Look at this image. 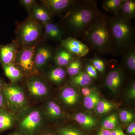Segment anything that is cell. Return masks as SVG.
<instances>
[{
	"mask_svg": "<svg viewBox=\"0 0 135 135\" xmlns=\"http://www.w3.org/2000/svg\"><path fill=\"white\" fill-rule=\"evenodd\" d=\"M120 13L126 19L130 20L135 17V1L124 0Z\"/></svg>",
	"mask_w": 135,
	"mask_h": 135,
	"instance_id": "obj_21",
	"label": "cell"
},
{
	"mask_svg": "<svg viewBox=\"0 0 135 135\" xmlns=\"http://www.w3.org/2000/svg\"><path fill=\"white\" fill-rule=\"evenodd\" d=\"M9 135H27L26 134H23V133H20V132H19V131H17V132H15V133H11V134H10Z\"/></svg>",
	"mask_w": 135,
	"mask_h": 135,
	"instance_id": "obj_44",
	"label": "cell"
},
{
	"mask_svg": "<svg viewBox=\"0 0 135 135\" xmlns=\"http://www.w3.org/2000/svg\"><path fill=\"white\" fill-rule=\"evenodd\" d=\"M2 66L5 75L12 83L19 81L23 77L22 71L15 64Z\"/></svg>",
	"mask_w": 135,
	"mask_h": 135,
	"instance_id": "obj_18",
	"label": "cell"
},
{
	"mask_svg": "<svg viewBox=\"0 0 135 135\" xmlns=\"http://www.w3.org/2000/svg\"><path fill=\"white\" fill-rule=\"evenodd\" d=\"M5 84L4 82L0 79V90H2V89L3 88V87L5 86Z\"/></svg>",
	"mask_w": 135,
	"mask_h": 135,
	"instance_id": "obj_43",
	"label": "cell"
},
{
	"mask_svg": "<svg viewBox=\"0 0 135 135\" xmlns=\"http://www.w3.org/2000/svg\"><path fill=\"white\" fill-rule=\"evenodd\" d=\"M39 134V135H54L53 134L49 131H44L43 130Z\"/></svg>",
	"mask_w": 135,
	"mask_h": 135,
	"instance_id": "obj_42",
	"label": "cell"
},
{
	"mask_svg": "<svg viewBox=\"0 0 135 135\" xmlns=\"http://www.w3.org/2000/svg\"><path fill=\"white\" fill-rule=\"evenodd\" d=\"M58 135H83L80 131L71 127L59 128L57 131Z\"/></svg>",
	"mask_w": 135,
	"mask_h": 135,
	"instance_id": "obj_31",
	"label": "cell"
},
{
	"mask_svg": "<svg viewBox=\"0 0 135 135\" xmlns=\"http://www.w3.org/2000/svg\"><path fill=\"white\" fill-rule=\"evenodd\" d=\"M123 63L128 69L132 72L135 70V48L134 44L123 52Z\"/></svg>",
	"mask_w": 135,
	"mask_h": 135,
	"instance_id": "obj_22",
	"label": "cell"
},
{
	"mask_svg": "<svg viewBox=\"0 0 135 135\" xmlns=\"http://www.w3.org/2000/svg\"><path fill=\"white\" fill-rule=\"evenodd\" d=\"M110 17L101 13L84 32L83 39L99 54L113 52V40L109 24Z\"/></svg>",
	"mask_w": 135,
	"mask_h": 135,
	"instance_id": "obj_2",
	"label": "cell"
},
{
	"mask_svg": "<svg viewBox=\"0 0 135 135\" xmlns=\"http://www.w3.org/2000/svg\"><path fill=\"white\" fill-rule=\"evenodd\" d=\"M86 73L92 79H96L98 76L97 72L91 63L87 64L86 68Z\"/></svg>",
	"mask_w": 135,
	"mask_h": 135,
	"instance_id": "obj_34",
	"label": "cell"
},
{
	"mask_svg": "<svg viewBox=\"0 0 135 135\" xmlns=\"http://www.w3.org/2000/svg\"><path fill=\"white\" fill-rule=\"evenodd\" d=\"M92 81V79L86 73L81 71L72 77L71 82L75 86L85 87L91 84Z\"/></svg>",
	"mask_w": 135,
	"mask_h": 135,
	"instance_id": "obj_25",
	"label": "cell"
},
{
	"mask_svg": "<svg viewBox=\"0 0 135 135\" xmlns=\"http://www.w3.org/2000/svg\"><path fill=\"white\" fill-rule=\"evenodd\" d=\"M2 91L8 109L14 113L17 114L29 107L25 91L18 85L6 84Z\"/></svg>",
	"mask_w": 135,
	"mask_h": 135,
	"instance_id": "obj_5",
	"label": "cell"
},
{
	"mask_svg": "<svg viewBox=\"0 0 135 135\" xmlns=\"http://www.w3.org/2000/svg\"><path fill=\"white\" fill-rule=\"evenodd\" d=\"M127 133L129 135H134L135 134V123L132 122L127 128Z\"/></svg>",
	"mask_w": 135,
	"mask_h": 135,
	"instance_id": "obj_38",
	"label": "cell"
},
{
	"mask_svg": "<svg viewBox=\"0 0 135 135\" xmlns=\"http://www.w3.org/2000/svg\"><path fill=\"white\" fill-rule=\"evenodd\" d=\"M45 118L42 109L29 107L16 114V125L20 133L37 135L43 130Z\"/></svg>",
	"mask_w": 135,
	"mask_h": 135,
	"instance_id": "obj_4",
	"label": "cell"
},
{
	"mask_svg": "<svg viewBox=\"0 0 135 135\" xmlns=\"http://www.w3.org/2000/svg\"><path fill=\"white\" fill-rule=\"evenodd\" d=\"M76 57L65 49L61 47L57 50L54 59L56 64L59 67H62L67 66Z\"/></svg>",
	"mask_w": 135,
	"mask_h": 135,
	"instance_id": "obj_16",
	"label": "cell"
},
{
	"mask_svg": "<svg viewBox=\"0 0 135 135\" xmlns=\"http://www.w3.org/2000/svg\"><path fill=\"white\" fill-rule=\"evenodd\" d=\"M41 33L40 25L33 18L27 20L18 29L20 41L25 46L32 45L37 41Z\"/></svg>",
	"mask_w": 135,
	"mask_h": 135,
	"instance_id": "obj_7",
	"label": "cell"
},
{
	"mask_svg": "<svg viewBox=\"0 0 135 135\" xmlns=\"http://www.w3.org/2000/svg\"><path fill=\"white\" fill-rule=\"evenodd\" d=\"M60 98L64 103L67 105H72L77 102L78 94L74 88L67 87L62 90Z\"/></svg>",
	"mask_w": 135,
	"mask_h": 135,
	"instance_id": "obj_19",
	"label": "cell"
},
{
	"mask_svg": "<svg viewBox=\"0 0 135 135\" xmlns=\"http://www.w3.org/2000/svg\"><path fill=\"white\" fill-rule=\"evenodd\" d=\"M16 114L8 109L0 110V132L11 129L16 125Z\"/></svg>",
	"mask_w": 135,
	"mask_h": 135,
	"instance_id": "obj_14",
	"label": "cell"
},
{
	"mask_svg": "<svg viewBox=\"0 0 135 135\" xmlns=\"http://www.w3.org/2000/svg\"><path fill=\"white\" fill-rule=\"evenodd\" d=\"M128 97L131 99H135V83L133 82L129 90Z\"/></svg>",
	"mask_w": 135,
	"mask_h": 135,
	"instance_id": "obj_39",
	"label": "cell"
},
{
	"mask_svg": "<svg viewBox=\"0 0 135 135\" xmlns=\"http://www.w3.org/2000/svg\"><path fill=\"white\" fill-rule=\"evenodd\" d=\"M16 53V46L14 44L2 47L0 49V60L2 65L14 64Z\"/></svg>",
	"mask_w": 135,
	"mask_h": 135,
	"instance_id": "obj_12",
	"label": "cell"
},
{
	"mask_svg": "<svg viewBox=\"0 0 135 135\" xmlns=\"http://www.w3.org/2000/svg\"><path fill=\"white\" fill-rule=\"evenodd\" d=\"M36 47L35 44L25 46L17 55L15 60L16 66L23 74L31 75L37 73L34 60Z\"/></svg>",
	"mask_w": 135,
	"mask_h": 135,
	"instance_id": "obj_6",
	"label": "cell"
},
{
	"mask_svg": "<svg viewBox=\"0 0 135 135\" xmlns=\"http://www.w3.org/2000/svg\"><path fill=\"white\" fill-rule=\"evenodd\" d=\"M123 74L121 70L118 68L110 72L105 80L107 86L112 92H116L120 87L123 81Z\"/></svg>",
	"mask_w": 135,
	"mask_h": 135,
	"instance_id": "obj_15",
	"label": "cell"
},
{
	"mask_svg": "<svg viewBox=\"0 0 135 135\" xmlns=\"http://www.w3.org/2000/svg\"><path fill=\"white\" fill-rule=\"evenodd\" d=\"M124 0H105L103 3L104 9L114 15L119 11Z\"/></svg>",
	"mask_w": 135,
	"mask_h": 135,
	"instance_id": "obj_26",
	"label": "cell"
},
{
	"mask_svg": "<svg viewBox=\"0 0 135 135\" xmlns=\"http://www.w3.org/2000/svg\"><path fill=\"white\" fill-rule=\"evenodd\" d=\"M61 42V47L77 57H83L89 53L88 46L78 39L69 37Z\"/></svg>",
	"mask_w": 135,
	"mask_h": 135,
	"instance_id": "obj_9",
	"label": "cell"
},
{
	"mask_svg": "<svg viewBox=\"0 0 135 135\" xmlns=\"http://www.w3.org/2000/svg\"><path fill=\"white\" fill-rule=\"evenodd\" d=\"M99 101V94L95 91L88 96L85 97L84 100V106L87 109L92 110L96 108Z\"/></svg>",
	"mask_w": 135,
	"mask_h": 135,
	"instance_id": "obj_28",
	"label": "cell"
},
{
	"mask_svg": "<svg viewBox=\"0 0 135 135\" xmlns=\"http://www.w3.org/2000/svg\"><path fill=\"white\" fill-rule=\"evenodd\" d=\"M98 135H111V130L102 128L99 131Z\"/></svg>",
	"mask_w": 135,
	"mask_h": 135,
	"instance_id": "obj_41",
	"label": "cell"
},
{
	"mask_svg": "<svg viewBox=\"0 0 135 135\" xmlns=\"http://www.w3.org/2000/svg\"><path fill=\"white\" fill-rule=\"evenodd\" d=\"M65 70L61 67L55 68L51 69L48 73L49 80L55 84H59L63 81L66 77Z\"/></svg>",
	"mask_w": 135,
	"mask_h": 135,
	"instance_id": "obj_24",
	"label": "cell"
},
{
	"mask_svg": "<svg viewBox=\"0 0 135 135\" xmlns=\"http://www.w3.org/2000/svg\"><path fill=\"white\" fill-rule=\"evenodd\" d=\"M119 117L122 122L128 123L133 120L134 115L130 111L123 110L120 113Z\"/></svg>",
	"mask_w": 135,
	"mask_h": 135,
	"instance_id": "obj_33",
	"label": "cell"
},
{
	"mask_svg": "<svg viewBox=\"0 0 135 135\" xmlns=\"http://www.w3.org/2000/svg\"><path fill=\"white\" fill-rule=\"evenodd\" d=\"M118 123V119L115 114H111L107 117L102 123L103 128L108 130H113L116 127Z\"/></svg>",
	"mask_w": 135,
	"mask_h": 135,
	"instance_id": "obj_30",
	"label": "cell"
},
{
	"mask_svg": "<svg viewBox=\"0 0 135 135\" xmlns=\"http://www.w3.org/2000/svg\"><path fill=\"white\" fill-rule=\"evenodd\" d=\"M20 2L28 11L33 9L35 5V1L34 0H22Z\"/></svg>",
	"mask_w": 135,
	"mask_h": 135,
	"instance_id": "obj_35",
	"label": "cell"
},
{
	"mask_svg": "<svg viewBox=\"0 0 135 135\" xmlns=\"http://www.w3.org/2000/svg\"><path fill=\"white\" fill-rule=\"evenodd\" d=\"M26 89L28 95L32 99L38 101L47 96L49 89L46 83L36 76H32L26 83Z\"/></svg>",
	"mask_w": 135,
	"mask_h": 135,
	"instance_id": "obj_8",
	"label": "cell"
},
{
	"mask_svg": "<svg viewBox=\"0 0 135 135\" xmlns=\"http://www.w3.org/2000/svg\"><path fill=\"white\" fill-rule=\"evenodd\" d=\"M92 65L95 68L97 71L101 73H103L105 68V64L103 59L98 57H95L90 61Z\"/></svg>",
	"mask_w": 135,
	"mask_h": 135,
	"instance_id": "obj_32",
	"label": "cell"
},
{
	"mask_svg": "<svg viewBox=\"0 0 135 135\" xmlns=\"http://www.w3.org/2000/svg\"><path fill=\"white\" fill-rule=\"evenodd\" d=\"M101 13L96 1H75L62 19L70 37L83 38L90 25Z\"/></svg>",
	"mask_w": 135,
	"mask_h": 135,
	"instance_id": "obj_1",
	"label": "cell"
},
{
	"mask_svg": "<svg viewBox=\"0 0 135 135\" xmlns=\"http://www.w3.org/2000/svg\"><path fill=\"white\" fill-rule=\"evenodd\" d=\"M74 119L83 127L88 129H91L96 126L95 119L89 115L83 113H79L75 114Z\"/></svg>",
	"mask_w": 135,
	"mask_h": 135,
	"instance_id": "obj_23",
	"label": "cell"
},
{
	"mask_svg": "<svg viewBox=\"0 0 135 135\" xmlns=\"http://www.w3.org/2000/svg\"><path fill=\"white\" fill-rule=\"evenodd\" d=\"M95 91V89L86 86L83 87L81 89V93L85 97L88 96Z\"/></svg>",
	"mask_w": 135,
	"mask_h": 135,
	"instance_id": "obj_37",
	"label": "cell"
},
{
	"mask_svg": "<svg viewBox=\"0 0 135 135\" xmlns=\"http://www.w3.org/2000/svg\"><path fill=\"white\" fill-rule=\"evenodd\" d=\"M52 56L53 53L48 47H40L35 51L34 60L37 72L46 66Z\"/></svg>",
	"mask_w": 135,
	"mask_h": 135,
	"instance_id": "obj_10",
	"label": "cell"
},
{
	"mask_svg": "<svg viewBox=\"0 0 135 135\" xmlns=\"http://www.w3.org/2000/svg\"><path fill=\"white\" fill-rule=\"evenodd\" d=\"M82 67V62L80 57H76L67 66V72L70 76H75L80 72Z\"/></svg>",
	"mask_w": 135,
	"mask_h": 135,
	"instance_id": "obj_27",
	"label": "cell"
},
{
	"mask_svg": "<svg viewBox=\"0 0 135 135\" xmlns=\"http://www.w3.org/2000/svg\"><path fill=\"white\" fill-rule=\"evenodd\" d=\"M42 109L45 117L51 120H57L62 117V112L60 107L52 100L46 101Z\"/></svg>",
	"mask_w": 135,
	"mask_h": 135,
	"instance_id": "obj_13",
	"label": "cell"
},
{
	"mask_svg": "<svg viewBox=\"0 0 135 135\" xmlns=\"http://www.w3.org/2000/svg\"><path fill=\"white\" fill-rule=\"evenodd\" d=\"M8 109L7 103L2 89L0 90V110Z\"/></svg>",
	"mask_w": 135,
	"mask_h": 135,
	"instance_id": "obj_36",
	"label": "cell"
},
{
	"mask_svg": "<svg viewBox=\"0 0 135 135\" xmlns=\"http://www.w3.org/2000/svg\"><path fill=\"white\" fill-rule=\"evenodd\" d=\"M74 1L73 0H45L42 2L52 15H55L60 14L68 9Z\"/></svg>",
	"mask_w": 135,
	"mask_h": 135,
	"instance_id": "obj_11",
	"label": "cell"
},
{
	"mask_svg": "<svg viewBox=\"0 0 135 135\" xmlns=\"http://www.w3.org/2000/svg\"><path fill=\"white\" fill-rule=\"evenodd\" d=\"M109 24L113 40V53H123L134 44V31L130 20L126 19L119 12L110 17Z\"/></svg>",
	"mask_w": 135,
	"mask_h": 135,
	"instance_id": "obj_3",
	"label": "cell"
},
{
	"mask_svg": "<svg viewBox=\"0 0 135 135\" xmlns=\"http://www.w3.org/2000/svg\"><path fill=\"white\" fill-rule=\"evenodd\" d=\"M32 10L35 20L44 23L50 22L52 14L46 8L35 5Z\"/></svg>",
	"mask_w": 135,
	"mask_h": 135,
	"instance_id": "obj_20",
	"label": "cell"
},
{
	"mask_svg": "<svg viewBox=\"0 0 135 135\" xmlns=\"http://www.w3.org/2000/svg\"><path fill=\"white\" fill-rule=\"evenodd\" d=\"M111 135H128L124 133L121 128L119 127L111 130Z\"/></svg>",
	"mask_w": 135,
	"mask_h": 135,
	"instance_id": "obj_40",
	"label": "cell"
},
{
	"mask_svg": "<svg viewBox=\"0 0 135 135\" xmlns=\"http://www.w3.org/2000/svg\"><path fill=\"white\" fill-rule=\"evenodd\" d=\"M114 106L111 102L104 100H100L97 104L96 109L98 113L104 114L109 112L113 109Z\"/></svg>",
	"mask_w": 135,
	"mask_h": 135,
	"instance_id": "obj_29",
	"label": "cell"
},
{
	"mask_svg": "<svg viewBox=\"0 0 135 135\" xmlns=\"http://www.w3.org/2000/svg\"><path fill=\"white\" fill-rule=\"evenodd\" d=\"M45 33L46 37L49 39L57 41L62 40V30L57 25L50 22L44 23Z\"/></svg>",
	"mask_w": 135,
	"mask_h": 135,
	"instance_id": "obj_17",
	"label": "cell"
}]
</instances>
